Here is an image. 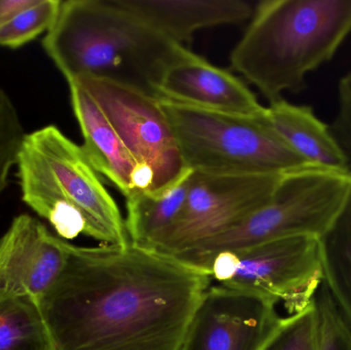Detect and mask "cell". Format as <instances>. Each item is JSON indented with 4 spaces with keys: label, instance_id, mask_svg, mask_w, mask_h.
Masks as SVG:
<instances>
[{
    "label": "cell",
    "instance_id": "23",
    "mask_svg": "<svg viewBox=\"0 0 351 350\" xmlns=\"http://www.w3.org/2000/svg\"><path fill=\"white\" fill-rule=\"evenodd\" d=\"M338 90L339 108L330 129L346 158L351 175V72L340 80Z\"/></svg>",
    "mask_w": 351,
    "mask_h": 350
},
{
    "label": "cell",
    "instance_id": "1",
    "mask_svg": "<svg viewBox=\"0 0 351 350\" xmlns=\"http://www.w3.org/2000/svg\"><path fill=\"white\" fill-rule=\"evenodd\" d=\"M65 251L36 299L53 350H181L208 273L132 244Z\"/></svg>",
    "mask_w": 351,
    "mask_h": 350
},
{
    "label": "cell",
    "instance_id": "3",
    "mask_svg": "<svg viewBox=\"0 0 351 350\" xmlns=\"http://www.w3.org/2000/svg\"><path fill=\"white\" fill-rule=\"evenodd\" d=\"M16 168L22 201L62 240L82 234L102 245L131 244L121 210L100 174L82 146L57 125L26 134Z\"/></svg>",
    "mask_w": 351,
    "mask_h": 350
},
{
    "label": "cell",
    "instance_id": "16",
    "mask_svg": "<svg viewBox=\"0 0 351 350\" xmlns=\"http://www.w3.org/2000/svg\"><path fill=\"white\" fill-rule=\"evenodd\" d=\"M193 171L160 192H133L127 197L125 229L133 246L154 252L179 219L187 201Z\"/></svg>",
    "mask_w": 351,
    "mask_h": 350
},
{
    "label": "cell",
    "instance_id": "17",
    "mask_svg": "<svg viewBox=\"0 0 351 350\" xmlns=\"http://www.w3.org/2000/svg\"><path fill=\"white\" fill-rule=\"evenodd\" d=\"M323 285L351 328V180L339 211L319 238Z\"/></svg>",
    "mask_w": 351,
    "mask_h": 350
},
{
    "label": "cell",
    "instance_id": "12",
    "mask_svg": "<svg viewBox=\"0 0 351 350\" xmlns=\"http://www.w3.org/2000/svg\"><path fill=\"white\" fill-rule=\"evenodd\" d=\"M65 256V240L30 215L16 216L0 238V299H38L59 275Z\"/></svg>",
    "mask_w": 351,
    "mask_h": 350
},
{
    "label": "cell",
    "instance_id": "15",
    "mask_svg": "<svg viewBox=\"0 0 351 350\" xmlns=\"http://www.w3.org/2000/svg\"><path fill=\"white\" fill-rule=\"evenodd\" d=\"M265 119L307 164L348 173L346 158L330 125L323 123L311 106L292 104L282 99L266 107Z\"/></svg>",
    "mask_w": 351,
    "mask_h": 350
},
{
    "label": "cell",
    "instance_id": "14",
    "mask_svg": "<svg viewBox=\"0 0 351 350\" xmlns=\"http://www.w3.org/2000/svg\"><path fill=\"white\" fill-rule=\"evenodd\" d=\"M67 82L72 110L84 139L82 150L100 176L127 199L133 192L137 164L88 90L76 80Z\"/></svg>",
    "mask_w": 351,
    "mask_h": 350
},
{
    "label": "cell",
    "instance_id": "22",
    "mask_svg": "<svg viewBox=\"0 0 351 350\" xmlns=\"http://www.w3.org/2000/svg\"><path fill=\"white\" fill-rule=\"evenodd\" d=\"M323 328V350H351V328L322 284L315 296Z\"/></svg>",
    "mask_w": 351,
    "mask_h": 350
},
{
    "label": "cell",
    "instance_id": "10",
    "mask_svg": "<svg viewBox=\"0 0 351 350\" xmlns=\"http://www.w3.org/2000/svg\"><path fill=\"white\" fill-rule=\"evenodd\" d=\"M276 304L210 285L181 350H261L280 325Z\"/></svg>",
    "mask_w": 351,
    "mask_h": 350
},
{
    "label": "cell",
    "instance_id": "13",
    "mask_svg": "<svg viewBox=\"0 0 351 350\" xmlns=\"http://www.w3.org/2000/svg\"><path fill=\"white\" fill-rule=\"evenodd\" d=\"M136 20L183 45L202 29L245 22L253 16L243 0H114Z\"/></svg>",
    "mask_w": 351,
    "mask_h": 350
},
{
    "label": "cell",
    "instance_id": "19",
    "mask_svg": "<svg viewBox=\"0 0 351 350\" xmlns=\"http://www.w3.org/2000/svg\"><path fill=\"white\" fill-rule=\"evenodd\" d=\"M261 350H323V328L317 301L282 318Z\"/></svg>",
    "mask_w": 351,
    "mask_h": 350
},
{
    "label": "cell",
    "instance_id": "2",
    "mask_svg": "<svg viewBox=\"0 0 351 350\" xmlns=\"http://www.w3.org/2000/svg\"><path fill=\"white\" fill-rule=\"evenodd\" d=\"M351 33V0H264L230 55L231 68L269 104L299 92Z\"/></svg>",
    "mask_w": 351,
    "mask_h": 350
},
{
    "label": "cell",
    "instance_id": "6",
    "mask_svg": "<svg viewBox=\"0 0 351 350\" xmlns=\"http://www.w3.org/2000/svg\"><path fill=\"white\" fill-rule=\"evenodd\" d=\"M351 175L307 166L282 175L270 201L226 232L173 258L196 267L220 253L292 236L319 238L339 211Z\"/></svg>",
    "mask_w": 351,
    "mask_h": 350
},
{
    "label": "cell",
    "instance_id": "11",
    "mask_svg": "<svg viewBox=\"0 0 351 350\" xmlns=\"http://www.w3.org/2000/svg\"><path fill=\"white\" fill-rule=\"evenodd\" d=\"M152 90L158 100L213 112L260 117L266 110L237 76L185 47L162 66Z\"/></svg>",
    "mask_w": 351,
    "mask_h": 350
},
{
    "label": "cell",
    "instance_id": "7",
    "mask_svg": "<svg viewBox=\"0 0 351 350\" xmlns=\"http://www.w3.org/2000/svg\"><path fill=\"white\" fill-rule=\"evenodd\" d=\"M215 286L284 304L289 314L315 301L323 284L319 238L292 236L220 253L195 267Z\"/></svg>",
    "mask_w": 351,
    "mask_h": 350
},
{
    "label": "cell",
    "instance_id": "8",
    "mask_svg": "<svg viewBox=\"0 0 351 350\" xmlns=\"http://www.w3.org/2000/svg\"><path fill=\"white\" fill-rule=\"evenodd\" d=\"M73 80L94 98L137 164L133 192H160L183 178L189 168L158 98L111 78Z\"/></svg>",
    "mask_w": 351,
    "mask_h": 350
},
{
    "label": "cell",
    "instance_id": "20",
    "mask_svg": "<svg viewBox=\"0 0 351 350\" xmlns=\"http://www.w3.org/2000/svg\"><path fill=\"white\" fill-rule=\"evenodd\" d=\"M61 0H37L0 29V47L16 49L49 32L59 14Z\"/></svg>",
    "mask_w": 351,
    "mask_h": 350
},
{
    "label": "cell",
    "instance_id": "9",
    "mask_svg": "<svg viewBox=\"0 0 351 350\" xmlns=\"http://www.w3.org/2000/svg\"><path fill=\"white\" fill-rule=\"evenodd\" d=\"M282 176L193 172L183 211L154 252L176 256L226 232L266 205Z\"/></svg>",
    "mask_w": 351,
    "mask_h": 350
},
{
    "label": "cell",
    "instance_id": "4",
    "mask_svg": "<svg viewBox=\"0 0 351 350\" xmlns=\"http://www.w3.org/2000/svg\"><path fill=\"white\" fill-rule=\"evenodd\" d=\"M41 45L67 82L111 78L152 95L162 66L184 47L136 20L114 0L62 1Z\"/></svg>",
    "mask_w": 351,
    "mask_h": 350
},
{
    "label": "cell",
    "instance_id": "21",
    "mask_svg": "<svg viewBox=\"0 0 351 350\" xmlns=\"http://www.w3.org/2000/svg\"><path fill=\"white\" fill-rule=\"evenodd\" d=\"M26 134L14 101L0 86V195L8 188Z\"/></svg>",
    "mask_w": 351,
    "mask_h": 350
},
{
    "label": "cell",
    "instance_id": "18",
    "mask_svg": "<svg viewBox=\"0 0 351 350\" xmlns=\"http://www.w3.org/2000/svg\"><path fill=\"white\" fill-rule=\"evenodd\" d=\"M0 350H53L37 300L31 296L0 299Z\"/></svg>",
    "mask_w": 351,
    "mask_h": 350
},
{
    "label": "cell",
    "instance_id": "5",
    "mask_svg": "<svg viewBox=\"0 0 351 350\" xmlns=\"http://www.w3.org/2000/svg\"><path fill=\"white\" fill-rule=\"evenodd\" d=\"M182 160L193 172L229 176L285 175L311 166L263 116L213 112L160 100Z\"/></svg>",
    "mask_w": 351,
    "mask_h": 350
},
{
    "label": "cell",
    "instance_id": "24",
    "mask_svg": "<svg viewBox=\"0 0 351 350\" xmlns=\"http://www.w3.org/2000/svg\"><path fill=\"white\" fill-rule=\"evenodd\" d=\"M37 0H0V29L27 8L32 6Z\"/></svg>",
    "mask_w": 351,
    "mask_h": 350
}]
</instances>
